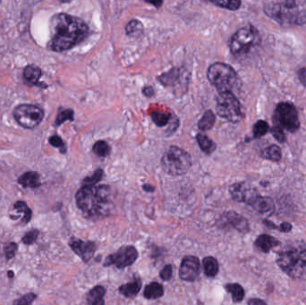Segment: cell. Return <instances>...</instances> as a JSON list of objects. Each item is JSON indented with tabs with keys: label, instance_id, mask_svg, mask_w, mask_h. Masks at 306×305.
<instances>
[{
	"label": "cell",
	"instance_id": "cell-49",
	"mask_svg": "<svg viewBox=\"0 0 306 305\" xmlns=\"http://www.w3.org/2000/svg\"><path fill=\"white\" fill-rule=\"evenodd\" d=\"M7 274H8V277H9L10 278H13V277H14V276H15L14 272H13V271H11V270H9V271L7 272Z\"/></svg>",
	"mask_w": 306,
	"mask_h": 305
},
{
	"label": "cell",
	"instance_id": "cell-6",
	"mask_svg": "<svg viewBox=\"0 0 306 305\" xmlns=\"http://www.w3.org/2000/svg\"><path fill=\"white\" fill-rule=\"evenodd\" d=\"M191 166V156L176 146H171L161 159L163 170L173 176L185 175Z\"/></svg>",
	"mask_w": 306,
	"mask_h": 305
},
{
	"label": "cell",
	"instance_id": "cell-36",
	"mask_svg": "<svg viewBox=\"0 0 306 305\" xmlns=\"http://www.w3.org/2000/svg\"><path fill=\"white\" fill-rule=\"evenodd\" d=\"M40 232L37 229H31V230L27 232L26 235L23 236L22 241L23 243L26 245H30L35 243L36 240L38 239V236H39Z\"/></svg>",
	"mask_w": 306,
	"mask_h": 305
},
{
	"label": "cell",
	"instance_id": "cell-28",
	"mask_svg": "<svg viewBox=\"0 0 306 305\" xmlns=\"http://www.w3.org/2000/svg\"><path fill=\"white\" fill-rule=\"evenodd\" d=\"M262 157L267 160L278 162L281 160L282 157V152H281L280 148L278 145H271L263 150Z\"/></svg>",
	"mask_w": 306,
	"mask_h": 305
},
{
	"label": "cell",
	"instance_id": "cell-32",
	"mask_svg": "<svg viewBox=\"0 0 306 305\" xmlns=\"http://www.w3.org/2000/svg\"><path fill=\"white\" fill-rule=\"evenodd\" d=\"M92 150H93V152L95 153L96 155L101 157V158H104V157H107L110 154L111 148L104 140H99L94 143Z\"/></svg>",
	"mask_w": 306,
	"mask_h": 305
},
{
	"label": "cell",
	"instance_id": "cell-24",
	"mask_svg": "<svg viewBox=\"0 0 306 305\" xmlns=\"http://www.w3.org/2000/svg\"><path fill=\"white\" fill-rule=\"evenodd\" d=\"M196 140L201 150L206 154H211L216 149V144L207 135L198 134L196 136Z\"/></svg>",
	"mask_w": 306,
	"mask_h": 305
},
{
	"label": "cell",
	"instance_id": "cell-40",
	"mask_svg": "<svg viewBox=\"0 0 306 305\" xmlns=\"http://www.w3.org/2000/svg\"><path fill=\"white\" fill-rule=\"evenodd\" d=\"M172 274H173L172 266L170 264H167L161 270V272H160V277H161L162 280L168 281L170 280Z\"/></svg>",
	"mask_w": 306,
	"mask_h": 305
},
{
	"label": "cell",
	"instance_id": "cell-30",
	"mask_svg": "<svg viewBox=\"0 0 306 305\" xmlns=\"http://www.w3.org/2000/svg\"><path fill=\"white\" fill-rule=\"evenodd\" d=\"M143 31V25L140 21L132 20L126 26V34L132 37H136L141 34Z\"/></svg>",
	"mask_w": 306,
	"mask_h": 305
},
{
	"label": "cell",
	"instance_id": "cell-8",
	"mask_svg": "<svg viewBox=\"0 0 306 305\" xmlns=\"http://www.w3.org/2000/svg\"><path fill=\"white\" fill-rule=\"evenodd\" d=\"M216 110L218 115L232 123L241 120V105L233 92H220L217 97Z\"/></svg>",
	"mask_w": 306,
	"mask_h": 305
},
{
	"label": "cell",
	"instance_id": "cell-23",
	"mask_svg": "<svg viewBox=\"0 0 306 305\" xmlns=\"http://www.w3.org/2000/svg\"><path fill=\"white\" fill-rule=\"evenodd\" d=\"M202 266L205 275L209 277H214L219 272V262L215 258L211 256L203 259Z\"/></svg>",
	"mask_w": 306,
	"mask_h": 305
},
{
	"label": "cell",
	"instance_id": "cell-17",
	"mask_svg": "<svg viewBox=\"0 0 306 305\" xmlns=\"http://www.w3.org/2000/svg\"><path fill=\"white\" fill-rule=\"evenodd\" d=\"M186 71L179 68H173L172 70L161 75L159 77V81L163 85L175 87L178 83H181V79L186 78Z\"/></svg>",
	"mask_w": 306,
	"mask_h": 305
},
{
	"label": "cell",
	"instance_id": "cell-2",
	"mask_svg": "<svg viewBox=\"0 0 306 305\" xmlns=\"http://www.w3.org/2000/svg\"><path fill=\"white\" fill-rule=\"evenodd\" d=\"M76 204L88 219L109 215L112 207L111 190L108 185H83L76 193Z\"/></svg>",
	"mask_w": 306,
	"mask_h": 305
},
{
	"label": "cell",
	"instance_id": "cell-48",
	"mask_svg": "<svg viewBox=\"0 0 306 305\" xmlns=\"http://www.w3.org/2000/svg\"><path fill=\"white\" fill-rule=\"evenodd\" d=\"M151 5H157V7H161L162 5V2H149Z\"/></svg>",
	"mask_w": 306,
	"mask_h": 305
},
{
	"label": "cell",
	"instance_id": "cell-14",
	"mask_svg": "<svg viewBox=\"0 0 306 305\" xmlns=\"http://www.w3.org/2000/svg\"><path fill=\"white\" fill-rule=\"evenodd\" d=\"M69 246L72 250L80 257L84 262H88L93 257L96 250L94 242L83 241L76 237H72L69 241Z\"/></svg>",
	"mask_w": 306,
	"mask_h": 305
},
{
	"label": "cell",
	"instance_id": "cell-29",
	"mask_svg": "<svg viewBox=\"0 0 306 305\" xmlns=\"http://www.w3.org/2000/svg\"><path fill=\"white\" fill-rule=\"evenodd\" d=\"M24 75L27 82L30 83H36L41 76V70L35 65H29L25 69Z\"/></svg>",
	"mask_w": 306,
	"mask_h": 305
},
{
	"label": "cell",
	"instance_id": "cell-16",
	"mask_svg": "<svg viewBox=\"0 0 306 305\" xmlns=\"http://www.w3.org/2000/svg\"><path fill=\"white\" fill-rule=\"evenodd\" d=\"M250 206L257 212L265 216H271L275 210V205L272 199L270 197H263L261 195L258 196Z\"/></svg>",
	"mask_w": 306,
	"mask_h": 305
},
{
	"label": "cell",
	"instance_id": "cell-35",
	"mask_svg": "<svg viewBox=\"0 0 306 305\" xmlns=\"http://www.w3.org/2000/svg\"><path fill=\"white\" fill-rule=\"evenodd\" d=\"M103 176V171L101 169H98L93 173V175L89 177H86L85 179L83 182V185H88V186H92V185H96V184L98 182H100Z\"/></svg>",
	"mask_w": 306,
	"mask_h": 305
},
{
	"label": "cell",
	"instance_id": "cell-33",
	"mask_svg": "<svg viewBox=\"0 0 306 305\" xmlns=\"http://www.w3.org/2000/svg\"><path fill=\"white\" fill-rule=\"evenodd\" d=\"M269 131V125L266 121L260 120L253 125V135L255 138H261L266 135Z\"/></svg>",
	"mask_w": 306,
	"mask_h": 305
},
{
	"label": "cell",
	"instance_id": "cell-1",
	"mask_svg": "<svg viewBox=\"0 0 306 305\" xmlns=\"http://www.w3.org/2000/svg\"><path fill=\"white\" fill-rule=\"evenodd\" d=\"M88 33L89 27L80 18L57 14L51 18L50 48L56 52L70 50L85 40Z\"/></svg>",
	"mask_w": 306,
	"mask_h": 305
},
{
	"label": "cell",
	"instance_id": "cell-20",
	"mask_svg": "<svg viewBox=\"0 0 306 305\" xmlns=\"http://www.w3.org/2000/svg\"><path fill=\"white\" fill-rule=\"evenodd\" d=\"M279 243L271 235H261L256 239V247L263 252H268Z\"/></svg>",
	"mask_w": 306,
	"mask_h": 305
},
{
	"label": "cell",
	"instance_id": "cell-47",
	"mask_svg": "<svg viewBox=\"0 0 306 305\" xmlns=\"http://www.w3.org/2000/svg\"><path fill=\"white\" fill-rule=\"evenodd\" d=\"M143 190L148 192V193H152V192H154V187L150 185H143Z\"/></svg>",
	"mask_w": 306,
	"mask_h": 305
},
{
	"label": "cell",
	"instance_id": "cell-31",
	"mask_svg": "<svg viewBox=\"0 0 306 305\" xmlns=\"http://www.w3.org/2000/svg\"><path fill=\"white\" fill-rule=\"evenodd\" d=\"M151 118L156 125H158L159 127H163L170 121L171 115L163 112H153L151 114Z\"/></svg>",
	"mask_w": 306,
	"mask_h": 305
},
{
	"label": "cell",
	"instance_id": "cell-7",
	"mask_svg": "<svg viewBox=\"0 0 306 305\" xmlns=\"http://www.w3.org/2000/svg\"><path fill=\"white\" fill-rule=\"evenodd\" d=\"M260 42V34L251 25L243 27L232 36L229 48L232 54L241 55L248 53L254 46Z\"/></svg>",
	"mask_w": 306,
	"mask_h": 305
},
{
	"label": "cell",
	"instance_id": "cell-10",
	"mask_svg": "<svg viewBox=\"0 0 306 305\" xmlns=\"http://www.w3.org/2000/svg\"><path fill=\"white\" fill-rule=\"evenodd\" d=\"M14 116L23 127L32 129L42 121L44 113L37 106L23 104L15 108Z\"/></svg>",
	"mask_w": 306,
	"mask_h": 305
},
{
	"label": "cell",
	"instance_id": "cell-41",
	"mask_svg": "<svg viewBox=\"0 0 306 305\" xmlns=\"http://www.w3.org/2000/svg\"><path fill=\"white\" fill-rule=\"evenodd\" d=\"M50 142H51V145H53L54 147H56V148H59L62 152H65V143H64V141L62 140L60 137H58L57 135H54V136L51 137V139H50Z\"/></svg>",
	"mask_w": 306,
	"mask_h": 305
},
{
	"label": "cell",
	"instance_id": "cell-19",
	"mask_svg": "<svg viewBox=\"0 0 306 305\" xmlns=\"http://www.w3.org/2000/svg\"><path fill=\"white\" fill-rule=\"evenodd\" d=\"M140 288H141V281H140V278H136L135 280L129 282L126 285H121L118 290H119L121 295L131 298V297H135L138 295Z\"/></svg>",
	"mask_w": 306,
	"mask_h": 305
},
{
	"label": "cell",
	"instance_id": "cell-26",
	"mask_svg": "<svg viewBox=\"0 0 306 305\" xmlns=\"http://www.w3.org/2000/svg\"><path fill=\"white\" fill-rule=\"evenodd\" d=\"M226 290L230 294L234 303H240L245 297V290L239 284H227Z\"/></svg>",
	"mask_w": 306,
	"mask_h": 305
},
{
	"label": "cell",
	"instance_id": "cell-12",
	"mask_svg": "<svg viewBox=\"0 0 306 305\" xmlns=\"http://www.w3.org/2000/svg\"><path fill=\"white\" fill-rule=\"evenodd\" d=\"M229 193L233 200L248 205H251L253 200L260 195L255 188L247 183H236L231 185Z\"/></svg>",
	"mask_w": 306,
	"mask_h": 305
},
{
	"label": "cell",
	"instance_id": "cell-22",
	"mask_svg": "<svg viewBox=\"0 0 306 305\" xmlns=\"http://www.w3.org/2000/svg\"><path fill=\"white\" fill-rule=\"evenodd\" d=\"M163 295H164V288L162 285L158 282H152L151 284L146 285L144 293H143L144 297L148 300L161 298Z\"/></svg>",
	"mask_w": 306,
	"mask_h": 305
},
{
	"label": "cell",
	"instance_id": "cell-45",
	"mask_svg": "<svg viewBox=\"0 0 306 305\" xmlns=\"http://www.w3.org/2000/svg\"><path fill=\"white\" fill-rule=\"evenodd\" d=\"M248 305H266V303L264 301L261 300V299L252 298L248 302Z\"/></svg>",
	"mask_w": 306,
	"mask_h": 305
},
{
	"label": "cell",
	"instance_id": "cell-27",
	"mask_svg": "<svg viewBox=\"0 0 306 305\" xmlns=\"http://www.w3.org/2000/svg\"><path fill=\"white\" fill-rule=\"evenodd\" d=\"M14 210L16 212H19V213H24V217H23V224H27L30 221L31 219V215H32V212L30 210V208L28 207V205L26 204V202L25 201H22L19 200L17 202H15V205H14Z\"/></svg>",
	"mask_w": 306,
	"mask_h": 305
},
{
	"label": "cell",
	"instance_id": "cell-34",
	"mask_svg": "<svg viewBox=\"0 0 306 305\" xmlns=\"http://www.w3.org/2000/svg\"><path fill=\"white\" fill-rule=\"evenodd\" d=\"M214 5H219L221 7H224L229 10H237L240 5L241 2L237 1V0H229V1H213L212 2Z\"/></svg>",
	"mask_w": 306,
	"mask_h": 305
},
{
	"label": "cell",
	"instance_id": "cell-37",
	"mask_svg": "<svg viewBox=\"0 0 306 305\" xmlns=\"http://www.w3.org/2000/svg\"><path fill=\"white\" fill-rule=\"evenodd\" d=\"M66 120H74V112H73V110H66L60 112L57 115L56 119V125H61V124H63Z\"/></svg>",
	"mask_w": 306,
	"mask_h": 305
},
{
	"label": "cell",
	"instance_id": "cell-3",
	"mask_svg": "<svg viewBox=\"0 0 306 305\" xmlns=\"http://www.w3.org/2000/svg\"><path fill=\"white\" fill-rule=\"evenodd\" d=\"M278 265L289 277L306 278V246L301 244L287 246L278 257Z\"/></svg>",
	"mask_w": 306,
	"mask_h": 305
},
{
	"label": "cell",
	"instance_id": "cell-38",
	"mask_svg": "<svg viewBox=\"0 0 306 305\" xmlns=\"http://www.w3.org/2000/svg\"><path fill=\"white\" fill-rule=\"evenodd\" d=\"M36 299V295L33 293H29L22 296L19 299L14 302V305H30Z\"/></svg>",
	"mask_w": 306,
	"mask_h": 305
},
{
	"label": "cell",
	"instance_id": "cell-4",
	"mask_svg": "<svg viewBox=\"0 0 306 305\" xmlns=\"http://www.w3.org/2000/svg\"><path fill=\"white\" fill-rule=\"evenodd\" d=\"M264 12L281 25H303L306 24V13L296 1H272L264 6Z\"/></svg>",
	"mask_w": 306,
	"mask_h": 305
},
{
	"label": "cell",
	"instance_id": "cell-21",
	"mask_svg": "<svg viewBox=\"0 0 306 305\" xmlns=\"http://www.w3.org/2000/svg\"><path fill=\"white\" fill-rule=\"evenodd\" d=\"M19 184L24 187L37 188L40 185V175L36 172H26L19 177Z\"/></svg>",
	"mask_w": 306,
	"mask_h": 305
},
{
	"label": "cell",
	"instance_id": "cell-18",
	"mask_svg": "<svg viewBox=\"0 0 306 305\" xmlns=\"http://www.w3.org/2000/svg\"><path fill=\"white\" fill-rule=\"evenodd\" d=\"M106 289L101 285L93 287L87 295V303L89 305H105L104 295Z\"/></svg>",
	"mask_w": 306,
	"mask_h": 305
},
{
	"label": "cell",
	"instance_id": "cell-5",
	"mask_svg": "<svg viewBox=\"0 0 306 305\" xmlns=\"http://www.w3.org/2000/svg\"><path fill=\"white\" fill-rule=\"evenodd\" d=\"M208 79L215 86L220 92H226L236 89L240 85L239 77L230 65L224 63H215L211 65L207 73Z\"/></svg>",
	"mask_w": 306,
	"mask_h": 305
},
{
	"label": "cell",
	"instance_id": "cell-46",
	"mask_svg": "<svg viewBox=\"0 0 306 305\" xmlns=\"http://www.w3.org/2000/svg\"><path fill=\"white\" fill-rule=\"evenodd\" d=\"M279 229L282 232H289V231L292 230V225L291 224H289V223H282L280 225V227H279Z\"/></svg>",
	"mask_w": 306,
	"mask_h": 305
},
{
	"label": "cell",
	"instance_id": "cell-13",
	"mask_svg": "<svg viewBox=\"0 0 306 305\" xmlns=\"http://www.w3.org/2000/svg\"><path fill=\"white\" fill-rule=\"evenodd\" d=\"M200 260L195 256H186L181 262L179 277L187 282L195 281L200 275Z\"/></svg>",
	"mask_w": 306,
	"mask_h": 305
},
{
	"label": "cell",
	"instance_id": "cell-15",
	"mask_svg": "<svg viewBox=\"0 0 306 305\" xmlns=\"http://www.w3.org/2000/svg\"><path fill=\"white\" fill-rule=\"evenodd\" d=\"M221 221L224 225H230L231 227L241 233H247L250 230L249 223L246 218L234 211H228L224 213L221 217Z\"/></svg>",
	"mask_w": 306,
	"mask_h": 305
},
{
	"label": "cell",
	"instance_id": "cell-44",
	"mask_svg": "<svg viewBox=\"0 0 306 305\" xmlns=\"http://www.w3.org/2000/svg\"><path fill=\"white\" fill-rule=\"evenodd\" d=\"M142 91H143V94L146 97H152V96L154 95V90L151 86H146V87L143 88Z\"/></svg>",
	"mask_w": 306,
	"mask_h": 305
},
{
	"label": "cell",
	"instance_id": "cell-39",
	"mask_svg": "<svg viewBox=\"0 0 306 305\" xmlns=\"http://www.w3.org/2000/svg\"><path fill=\"white\" fill-rule=\"evenodd\" d=\"M18 249V245L16 243L11 242L9 244L5 245L4 248V252H5V258L6 260H11L12 258H14Z\"/></svg>",
	"mask_w": 306,
	"mask_h": 305
},
{
	"label": "cell",
	"instance_id": "cell-11",
	"mask_svg": "<svg viewBox=\"0 0 306 305\" xmlns=\"http://www.w3.org/2000/svg\"><path fill=\"white\" fill-rule=\"evenodd\" d=\"M138 250L135 246H122L114 253L108 256L104 261V267L115 265L117 269H124L136 262L138 258Z\"/></svg>",
	"mask_w": 306,
	"mask_h": 305
},
{
	"label": "cell",
	"instance_id": "cell-43",
	"mask_svg": "<svg viewBox=\"0 0 306 305\" xmlns=\"http://www.w3.org/2000/svg\"><path fill=\"white\" fill-rule=\"evenodd\" d=\"M298 77L302 83V84L306 87V67H303L298 71Z\"/></svg>",
	"mask_w": 306,
	"mask_h": 305
},
{
	"label": "cell",
	"instance_id": "cell-25",
	"mask_svg": "<svg viewBox=\"0 0 306 305\" xmlns=\"http://www.w3.org/2000/svg\"><path fill=\"white\" fill-rule=\"evenodd\" d=\"M216 116L211 110H207L204 115H202L201 119L198 122V127L201 131L211 130L215 124Z\"/></svg>",
	"mask_w": 306,
	"mask_h": 305
},
{
	"label": "cell",
	"instance_id": "cell-42",
	"mask_svg": "<svg viewBox=\"0 0 306 305\" xmlns=\"http://www.w3.org/2000/svg\"><path fill=\"white\" fill-rule=\"evenodd\" d=\"M271 133H272V135L274 136V138H275L278 141H279L281 143L285 142V140H286V136L284 135V132H283V130H281L280 128L274 126V127H273V129L271 130Z\"/></svg>",
	"mask_w": 306,
	"mask_h": 305
},
{
	"label": "cell",
	"instance_id": "cell-9",
	"mask_svg": "<svg viewBox=\"0 0 306 305\" xmlns=\"http://www.w3.org/2000/svg\"><path fill=\"white\" fill-rule=\"evenodd\" d=\"M276 127L281 130L285 129L290 133H295L300 127V122L297 110L294 106L287 102H281L275 111Z\"/></svg>",
	"mask_w": 306,
	"mask_h": 305
}]
</instances>
